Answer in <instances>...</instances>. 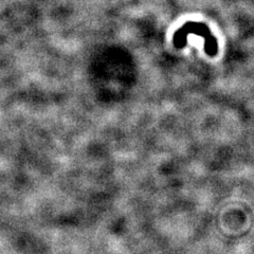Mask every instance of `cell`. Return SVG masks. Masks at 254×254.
Instances as JSON below:
<instances>
[{"label": "cell", "mask_w": 254, "mask_h": 254, "mask_svg": "<svg viewBox=\"0 0 254 254\" xmlns=\"http://www.w3.org/2000/svg\"><path fill=\"white\" fill-rule=\"evenodd\" d=\"M188 34H195L205 38V51L208 55L215 56L217 54L218 45L217 41L212 34L211 30L207 24L201 23H186L184 27L180 28L174 35L173 43L176 48L181 49L186 45V40Z\"/></svg>", "instance_id": "1"}]
</instances>
